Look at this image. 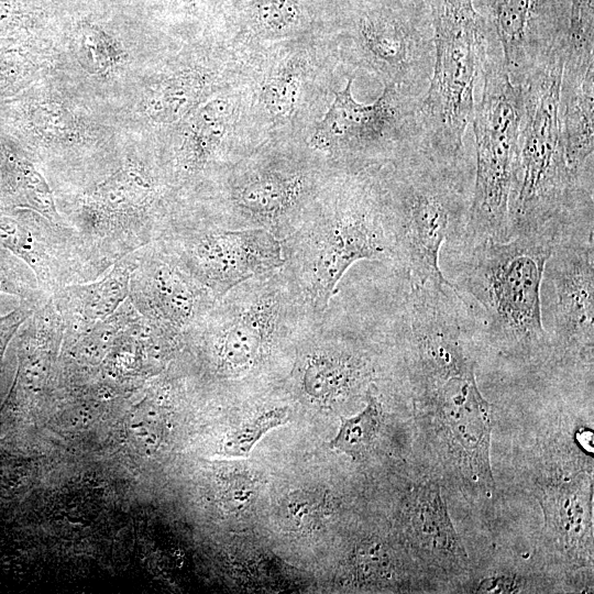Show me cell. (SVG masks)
<instances>
[{"instance_id":"4","label":"cell","mask_w":594,"mask_h":594,"mask_svg":"<svg viewBox=\"0 0 594 594\" xmlns=\"http://www.w3.org/2000/svg\"><path fill=\"white\" fill-rule=\"evenodd\" d=\"M566 46L524 86L517 184L509 204L512 237L550 233L558 240L593 228L594 188L570 170L564 153L560 85Z\"/></svg>"},{"instance_id":"17","label":"cell","mask_w":594,"mask_h":594,"mask_svg":"<svg viewBox=\"0 0 594 594\" xmlns=\"http://www.w3.org/2000/svg\"><path fill=\"white\" fill-rule=\"evenodd\" d=\"M136 252L129 299L146 320L184 340L217 300L153 242Z\"/></svg>"},{"instance_id":"12","label":"cell","mask_w":594,"mask_h":594,"mask_svg":"<svg viewBox=\"0 0 594 594\" xmlns=\"http://www.w3.org/2000/svg\"><path fill=\"white\" fill-rule=\"evenodd\" d=\"M356 4L349 32L351 57L380 75L384 85L421 97L435 62L430 6L425 0Z\"/></svg>"},{"instance_id":"8","label":"cell","mask_w":594,"mask_h":594,"mask_svg":"<svg viewBox=\"0 0 594 594\" xmlns=\"http://www.w3.org/2000/svg\"><path fill=\"white\" fill-rule=\"evenodd\" d=\"M432 75L417 106L421 139L437 153L464 155L463 138L472 121L474 88L482 73L490 28L473 0H433Z\"/></svg>"},{"instance_id":"21","label":"cell","mask_w":594,"mask_h":594,"mask_svg":"<svg viewBox=\"0 0 594 594\" xmlns=\"http://www.w3.org/2000/svg\"><path fill=\"white\" fill-rule=\"evenodd\" d=\"M560 112L566 164L583 186L594 188V48L566 50Z\"/></svg>"},{"instance_id":"36","label":"cell","mask_w":594,"mask_h":594,"mask_svg":"<svg viewBox=\"0 0 594 594\" xmlns=\"http://www.w3.org/2000/svg\"><path fill=\"white\" fill-rule=\"evenodd\" d=\"M226 501L235 509H243L250 505L256 494V486L251 476L233 474L224 488Z\"/></svg>"},{"instance_id":"14","label":"cell","mask_w":594,"mask_h":594,"mask_svg":"<svg viewBox=\"0 0 594 594\" xmlns=\"http://www.w3.org/2000/svg\"><path fill=\"white\" fill-rule=\"evenodd\" d=\"M156 199L153 178L132 163L86 193L77 237L91 262L119 261L154 242L163 226L152 215Z\"/></svg>"},{"instance_id":"33","label":"cell","mask_w":594,"mask_h":594,"mask_svg":"<svg viewBox=\"0 0 594 594\" xmlns=\"http://www.w3.org/2000/svg\"><path fill=\"white\" fill-rule=\"evenodd\" d=\"M568 45L594 46V0H571Z\"/></svg>"},{"instance_id":"20","label":"cell","mask_w":594,"mask_h":594,"mask_svg":"<svg viewBox=\"0 0 594 594\" xmlns=\"http://www.w3.org/2000/svg\"><path fill=\"white\" fill-rule=\"evenodd\" d=\"M537 498L554 551L574 568L593 561L592 475L558 471L540 482Z\"/></svg>"},{"instance_id":"2","label":"cell","mask_w":594,"mask_h":594,"mask_svg":"<svg viewBox=\"0 0 594 594\" xmlns=\"http://www.w3.org/2000/svg\"><path fill=\"white\" fill-rule=\"evenodd\" d=\"M378 168L334 172L297 227L280 240L282 270L316 318L329 307L354 263L397 265L396 238Z\"/></svg>"},{"instance_id":"29","label":"cell","mask_w":594,"mask_h":594,"mask_svg":"<svg viewBox=\"0 0 594 594\" xmlns=\"http://www.w3.org/2000/svg\"><path fill=\"white\" fill-rule=\"evenodd\" d=\"M76 52L81 65L92 74L109 72L119 58L114 43L95 25L82 26L77 32Z\"/></svg>"},{"instance_id":"11","label":"cell","mask_w":594,"mask_h":594,"mask_svg":"<svg viewBox=\"0 0 594 594\" xmlns=\"http://www.w3.org/2000/svg\"><path fill=\"white\" fill-rule=\"evenodd\" d=\"M333 173L288 160L233 168L204 218L228 229H262L280 241L297 227Z\"/></svg>"},{"instance_id":"26","label":"cell","mask_w":594,"mask_h":594,"mask_svg":"<svg viewBox=\"0 0 594 594\" xmlns=\"http://www.w3.org/2000/svg\"><path fill=\"white\" fill-rule=\"evenodd\" d=\"M351 568L358 582L382 585L396 580L398 560L389 543L378 537L360 541L351 556Z\"/></svg>"},{"instance_id":"3","label":"cell","mask_w":594,"mask_h":594,"mask_svg":"<svg viewBox=\"0 0 594 594\" xmlns=\"http://www.w3.org/2000/svg\"><path fill=\"white\" fill-rule=\"evenodd\" d=\"M465 155L449 157L421 138L377 169L397 245V265L409 285L453 288L440 266L443 243L461 244L471 204Z\"/></svg>"},{"instance_id":"37","label":"cell","mask_w":594,"mask_h":594,"mask_svg":"<svg viewBox=\"0 0 594 594\" xmlns=\"http://www.w3.org/2000/svg\"><path fill=\"white\" fill-rule=\"evenodd\" d=\"M0 292L18 295L30 301H42L43 293L37 288H32L30 284L20 279L6 265L0 262Z\"/></svg>"},{"instance_id":"6","label":"cell","mask_w":594,"mask_h":594,"mask_svg":"<svg viewBox=\"0 0 594 594\" xmlns=\"http://www.w3.org/2000/svg\"><path fill=\"white\" fill-rule=\"evenodd\" d=\"M316 319L280 268L232 288L186 332L183 342L198 344L217 375L240 380L276 353L296 350Z\"/></svg>"},{"instance_id":"15","label":"cell","mask_w":594,"mask_h":594,"mask_svg":"<svg viewBox=\"0 0 594 594\" xmlns=\"http://www.w3.org/2000/svg\"><path fill=\"white\" fill-rule=\"evenodd\" d=\"M544 276L554 295L550 346L564 362L592 369L594 343L593 231L561 237L549 257Z\"/></svg>"},{"instance_id":"13","label":"cell","mask_w":594,"mask_h":594,"mask_svg":"<svg viewBox=\"0 0 594 594\" xmlns=\"http://www.w3.org/2000/svg\"><path fill=\"white\" fill-rule=\"evenodd\" d=\"M366 320L331 300L302 336L295 383L310 402L331 406L374 385L376 367Z\"/></svg>"},{"instance_id":"9","label":"cell","mask_w":594,"mask_h":594,"mask_svg":"<svg viewBox=\"0 0 594 594\" xmlns=\"http://www.w3.org/2000/svg\"><path fill=\"white\" fill-rule=\"evenodd\" d=\"M353 78L334 99L309 139L315 151L336 160L338 172L382 167L420 138L417 106L420 97L385 85L373 103L352 94Z\"/></svg>"},{"instance_id":"27","label":"cell","mask_w":594,"mask_h":594,"mask_svg":"<svg viewBox=\"0 0 594 594\" xmlns=\"http://www.w3.org/2000/svg\"><path fill=\"white\" fill-rule=\"evenodd\" d=\"M11 178L23 206L41 215L53 224L69 229L59 216L52 190L43 175L28 161L12 158Z\"/></svg>"},{"instance_id":"32","label":"cell","mask_w":594,"mask_h":594,"mask_svg":"<svg viewBox=\"0 0 594 594\" xmlns=\"http://www.w3.org/2000/svg\"><path fill=\"white\" fill-rule=\"evenodd\" d=\"M297 0H260L257 21L264 30L279 32L288 30L299 18Z\"/></svg>"},{"instance_id":"30","label":"cell","mask_w":594,"mask_h":594,"mask_svg":"<svg viewBox=\"0 0 594 594\" xmlns=\"http://www.w3.org/2000/svg\"><path fill=\"white\" fill-rule=\"evenodd\" d=\"M330 509V502L323 492L302 490L290 494L284 504V517L297 529L317 526Z\"/></svg>"},{"instance_id":"16","label":"cell","mask_w":594,"mask_h":594,"mask_svg":"<svg viewBox=\"0 0 594 594\" xmlns=\"http://www.w3.org/2000/svg\"><path fill=\"white\" fill-rule=\"evenodd\" d=\"M496 37L510 80L524 86L568 45L571 0H473Z\"/></svg>"},{"instance_id":"5","label":"cell","mask_w":594,"mask_h":594,"mask_svg":"<svg viewBox=\"0 0 594 594\" xmlns=\"http://www.w3.org/2000/svg\"><path fill=\"white\" fill-rule=\"evenodd\" d=\"M556 242L550 233H536L466 245L453 290L462 304L474 306L490 341L509 358L530 362L551 351L541 285Z\"/></svg>"},{"instance_id":"25","label":"cell","mask_w":594,"mask_h":594,"mask_svg":"<svg viewBox=\"0 0 594 594\" xmlns=\"http://www.w3.org/2000/svg\"><path fill=\"white\" fill-rule=\"evenodd\" d=\"M202 79L197 74H182L157 86L146 98L145 110L155 121L173 123L186 117L197 105Z\"/></svg>"},{"instance_id":"1","label":"cell","mask_w":594,"mask_h":594,"mask_svg":"<svg viewBox=\"0 0 594 594\" xmlns=\"http://www.w3.org/2000/svg\"><path fill=\"white\" fill-rule=\"evenodd\" d=\"M398 338L421 437L440 475L466 499L492 503L493 406L477 387L459 309L442 300L418 301L403 314Z\"/></svg>"},{"instance_id":"31","label":"cell","mask_w":594,"mask_h":594,"mask_svg":"<svg viewBox=\"0 0 594 594\" xmlns=\"http://www.w3.org/2000/svg\"><path fill=\"white\" fill-rule=\"evenodd\" d=\"M301 94V80L297 73L284 70L272 77L263 90L267 110L276 118L287 119L297 109Z\"/></svg>"},{"instance_id":"19","label":"cell","mask_w":594,"mask_h":594,"mask_svg":"<svg viewBox=\"0 0 594 594\" xmlns=\"http://www.w3.org/2000/svg\"><path fill=\"white\" fill-rule=\"evenodd\" d=\"M57 227L35 211L13 215L0 212V245L22 261L35 274L43 289L53 293L90 264L76 233Z\"/></svg>"},{"instance_id":"22","label":"cell","mask_w":594,"mask_h":594,"mask_svg":"<svg viewBox=\"0 0 594 594\" xmlns=\"http://www.w3.org/2000/svg\"><path fill=\"white\" fill-rule=\"evenodd\" d=\"M134 261L135 252H132L116 262L100 279L67 284L52 293L64 333L82 337L118 310L129 297Z\"/></svg>"},{"instance_id":"23","label":"cell","mask_w":594,"mask_h":594,"mask_svg":"<svg viewBox=\"0 0 594 594\" xmlns=\"http://www.w3.org/2000/svg\"><path fill=\"white\" fill-rule=\"evenodd\" d=\"M232 118V106L217 98L199 107L187 121L178 155V175L191 178L215 157Z\"/></svg>"},{"instance_id":"24","label":"cell","mask_w":594,"mask_h":594,"mask_svg":"<svg viewBox=\"0 0 594 594\" xmlns=\"http://www.w3.org/2000/svg\"><path fill=\"white\" fill-rule=\"evenodd\" d=\"M375 384L366 393L364 409L350 418L343 419L330 448L344 453L354 461H363L372 451L378 438L384 411L376 395Z\"/></svg>"},{"instance_id":"7","label":"cell","mask_w":594,"mask_h":594,"mask_svg":"<svg viewBox=\"0 0 594 594\" xmlns=\"http://www.w3.org/2000/svg\"><path fill=\"white\" fill-rule=\"evenodd\" d=\"M482 97L472 122L475 178L461 244L512 238L509 204L519 169L524 88L506 70L496 37L488 36Z\"/></svg>"},{"instance_id":"28","label":"cell","mask_w":594,"mask_h":594,"mask_svg":"<svg viewBox=\"0 0 594 594\" xmlns=\"http://www.w3.org/2000/svg\"><path fill=\"white\" fill-rule=\"evenodd\" d=\"M290 418L288 406H274L237 428L224 440L222 451L231 457H245L270 430L285 424Z\"/></svg>"},{"instance_id":"18","label":"cell","mask_w":594,"mask_h":594,"mask_svg":"<svg viewBox=\"0 0 594 594\" xmlns=\"http://www.w3.org/2000/svg\"><path fill=\"white\" fill-rule=\"evenodd\" d=\"M402 526L420 570L440 579L459 578L469 570L463 542L450 518L441 486L424 479L407 492L402 507Z\"/></svg>"},{"instance_id":"10","label":"cell","mask_w":594,"mask_h":594,"mask_svg":"<svg viewBox=\"0 0 594 594\" xmlns=\"http://www.w3.org/2000/svg\"><path fill=\"white\" fill-rule=\"evenodd\" d=\"M153 243L215 300L284 265L282 243L272 233L228 229L204 217L166 220Z\"/></svg>"},{"instance_id":"35","label":"cell","mask_w":594,"mask_h":594,"mask_svg":"<svg viewBox=\"0 0 594 594\" xmlns=\"http://www.w3.org/2000/svg\"><path fill=\"white\" fill-rule=\"evenodd\" d=\"M37 118V124L47 138L64 139L74 133L72 117L58 105L48 102L40 107Z\"/></svg>"},{"instance_id":"38","label":"cell","mask_w":594,"mask_h":594,"mask_svg":"<svg viewBox=\"0 0 594 594\" xmlns=\"http://www.w3.org/2000/svg\"><path fill=\"white\" fill-rule=\"evenodd\" d=\"M429 6H431L433 0H425Z\"/></svg>"},{"instance_id":"34","label":"cell","mask_w":594,"mask_h":594,"mask_svg":"<svg viewBox=\"0 0 594 594\" xmlns=\"http://www.w3.org/2000/svg\"><path fill=\"white\" fill-rule=\"evenodd\" d=\"M527 579L509 570H492L485 572L466 586L472 593H520L528 592Z\"/></svg>"}]
</instances>
